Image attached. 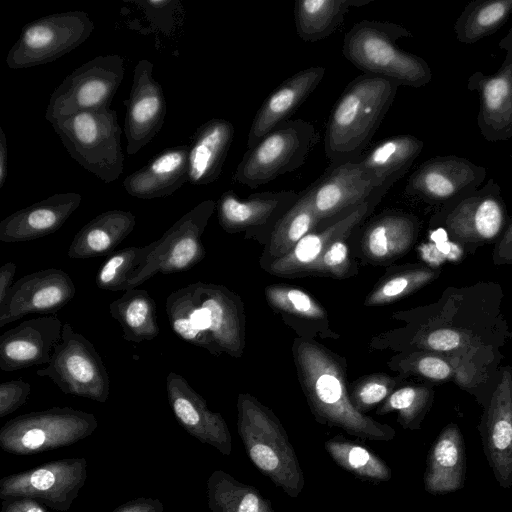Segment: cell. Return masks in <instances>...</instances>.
<instances>
[{
  "label": "cell",
  "instance_id": "cell-48",
  "mask_svg": "<svg viewBox=\"0 0 512 512\" xmlns=\"http://www.w3.org/2000/svg\"><path fill=\"white\" fill-rule=\"evenodd\" d=\"M415 344L419 348L445 352L462 347L466 341L460 332L450 328H440L421 335Z\"/></svg>",
  "mask_w": 512,
  "mask_h": 512
},
{
  "label": "cell",
  "instance_id": "cell-37",
  "mask_svg": "<svg viewBox=\"0 0 512 512\" xmlns=\"http://www.w3.org/2000/svg\"><path fill=\"white\" fill-rule=\"evenodd\" d=\"M512 14V0H474L469 2L454 24L457 41L473 44L495 33Z\"/></svg>",
  "mask_w": 512,
  "mask_h": 512
},
{
  "label": "cell",
  "instance_id": "cell-14",
  "mask_svg": "<svg viewBox=\"0 0 512 512\" xmlns=\"http://www.w3.org/2000/svg\"><path fill=\"white\" fill-rule=\"evenodd\" d=\"M499 47L505 56L498 71L492 75L476 71L467 81V88L479 96V131L490 142L512 138V28Z\"/></svg>",
  "mask_w": 512,
  "mask_h": 512
},
{
  "label": "cell",
  "instance_id": "cell-1",
  "mask_svg": "<svg viewBox=\"0 0 512 512\" xmlns=\"http://www.w3.org/2000/svg\"><path fill=\"white\" fill-rule=\"evenodd\" d=\"M293 357L299 381L317 422L338 427L364 440L391 441L394 428L359 412L351 402L345 363L340 356L312 340L297 338Z\"/></svg>",
  "mask_w": 512,
  "mask_h": 512
},
{
  "label": "cell",
  "instance_id": "cell-39",
  "mask_svg": "<svg viewBox=\"0 0 512 512\" xmlns=\"http://www.w3.org/2000/svg\"><path fill=\"white\" fill-rule=\"evenodd\" d=\"M332 460L359 479L385 482L392 477L387 463L368 447L337 435L324 443Z\"/></svg>",
  "mask_w": 512,
  "mask_h": 512
},
{
  "label": "cell",
  "instance_id": "cell-3",
  "mask_svg": "<svg viewBox=\"0 0 512 512\" xmlns=\"http://www.w3.org/2000/svg\"><path fill=\"white\" fill-rule=\"evenodd\" d=\"M237 429L256 468L288 496L298 497L304 474L286 430L275 413L253 395L237 398Z\"/></svg>",
  "mask_w": 512,
  "mask_h": 512
},
{
  "label": "cell",
  "instance_id": "cell-30",
  "mask_svg": "<svg viewBox=\"0 0 512 512\" xmlns=\"http://www.w3.org/2000/svg\"><path fill=\"white\" fill-rule=\"evenodd\" d=\"M424 143L413 135H396L382 140L357 161L375 188L391 187L410 169Z\"/></svg>",
  "mask_w": 512,
  "mask_h": 512
},
{
  "label": "cell",
  "instance_id": "cell-6",
  "mask_svg": "<svg viewBox=\"0 0 512 512\" xmlns=\"http://www.w3.org/2000/svg\"><path fill=\"white\" fill-rule=\"evenodd\" d=\"M318 141L311 122L289 119L244 153L232 179L249 188L267 184L300 168Z\"/></svg>",
  "mask_w": 512,
  "mask_h": 512
},
{
  "label": "cell",
  "instance_id": "cell-53",
  "mask_svg": "<svg viewBox=\"0 0 512 512\" xmlns=\"http://www.w3.org/2000/svg\"><path fill=\"white\" fill-rule=\"evenodd\" d=\"M8 176V144L6 135L0 127V188L6 182Z\"/></svg>",
  "mask_w": 512,
  "mask_h": 512
},
{
  "label": "cell",
  "instance_id": "cell-21",
  "mask_svg": "<svg viewBox=\"0 0 512 512\" xmlns=\"http://www.w3.org/2000/svg\"><path fill=\"white\" fill-rule=\"evenodd\" d=\"M63 324L55 314L21 322L0 336V369L13 372L48 364L62 337Z\"/></svg>",
  "mask_w": 512,
  "mask_h": 512
},
{
  "label": "cell",
  "instance_id": "cell-36",
  "mask_svg": "<svg viewBox=\"0 0 512 512\" xmlns=\"http://www.w3.org/2000/svg\"><path fill=\"white\" fill-rule=\"evenodd\" d=\"M207 500L211 512H275L272 503L260 491L222 470L207 480Z\"/></svg>",
  "mask_w": 512,
  "mask_h": 512
},
{
  "label": "cell",
  "instance_id": "cell-23",
  "mask_svg": "<svg viewBox=\"0 0 512 512\" xmlns=\"http://www.w3.org/2000/svg\"><path fill=\"white\" fill-rule=\"evenodd\" d=\"M193 296L205 311L208 332L221 352L239 358L245 347V319L240 298L220 284L192 283Z\"/></svg>",
  "mask_w": 512,
  "mask_h": 512
},
{
  "label": "cell",
  "instance_id": "cell-13",
  "mask_svg": "<svg viewBox=\"0 0 512 512\" xmlns=\"http://www.w3.org/2000/svg\"><path fill=\"white\" fill-rule=\"evenodd\" d=\"M485 167L467 158L448 155L422 163L409 177L406 192L433 204H449L480 188Z\"/></svg>",
  "mask_w": 512,
  "mask_h": 512
},
{
  "label": "cell",
  "instance_id": "cell-19",
  "mask_svg": "<svg viewBox=\"0 0 512 512\" xmlns=\"http://www.w3.org/2000/svg\"><path fill=\"white\" fill-rule=\"evenodd\" d=\"M484 454L501 488L512 486V369L506 367L479 425Z\"/></svg>",
  "mask_w": 512,
  "mask_h": 512
},
{
  "label": "cell",
  "instance_id": "cell-32",
  "mask_svg": "<svg viewBox=\"0 0 512 512\" xmlns=\"http://www.w3.org/2000/svg\"><path fill=\"white\" fill-rule=\"evenodd\" d=\"M416 232L417 222L412 216L387 211L367 226L361 242L363 252L375 262L391 261L408 251Z\"/></svg>",
  "mask_w": 512,
  "mask_h": 512
},
{
  "label": "cell",
  "instance_id": "cell-51",
  "mask_svg": "<svg viewBox=\"0 0 512 512\" xmlns=\"http://www.w3.org/2000/svg\"><path fill=\"white\" fill-rule=\"evenodd\" d=\"M493 258L497 264L512 263V222L499 240Z\"/></svg>",
  "mask_w": 512,
  "mask_h": 512
},
{
  "label": "cell",
  "instance_id": "cell-41",
  "mask_svg": "<svg viewBox=\"0 0 512 512\" xmlns=\"http://www.w3.org/2000/svg\"><path fill=\"white\" fill-rule=\"evenodd\" d=\"M147 255V245L130 246L112 252L97 272V287L112 292L126 291L127 284L139 273Z\"/></svg>",
  "mask_w": 512,
  "mask_h": 512
},
{
  "label": "cell",
  "instance_id": "cell-31",
  "mask_svg": "<svg viewBox=\"0 0 512 512\" xmlns=\"http://www.w3.org/2000/svg\"><path fill=\"white\" fill-rule=\"evenodd\" d=\"M136 225L130 211H105L86 223L74 236L69 249L70 259H88L110 255L128 237Z\"/></svg>",
  "mask_w": 512,
  "mask_h": 512
},
{
  "label": "cell",
  "instance_id": "cell-10",
  "mask_svg": "<svg viewBox=\"0 0 512 512\" xmlns=\"http://www.w3.org/2000/svg\"><path fill=\"white\" fill-rule=\"evenodd\" d=\"M94 27L89 15L79 10L40 17L22 27L6 64L23 69L53 62L85 42Z\"/></svg>",
  "mask_w": 512,
  "mask_h": 512
},
{
  "label": "cell",
  "instance_id": "cell-35",
  "mask_svg": "<svg viewBox=\"0 0 512 512\" xmlns=\"http://www.w3.org/2000/svg\"><path fill=\"white\" fill-rule=\"evenodd\" d=\"M109 312L120 324L126 341H150L160 333L156 304L146 290L134 288L125 291L109 304Z\"/></svg>",
  "mask_w": 512,
  "mask_h": 512
},
{
  "label": "cell",
  "instance_id": "cell-24",
  "mask_svg": "<svg viewBox=\"0 0 512 512\" xmlns=\"http://www.w3.org/2000/svg\"><path fill=\"white\" fill-rule=\"evenodd\" d=\"M308 188L313 209L321 221L363 204L377 190L358 161L331 165Z\"/></svg>",
  "mask_w": 512,
  "mask_h": 512
},
{
  "label": "cell",
  "instance_id": "cell-49",
  "mask_svg": "<svg viewBox=\"0 0 512 512\" xmlns=\"http://www.w3.org/2000/svg\"><path fill=\"white\" fill-rule=\"evenodd\" d=\"M163 503L156 498L139 497L118 506L112 512H163Z\"/></svg>",
  "mask_w": 512,
  "mask_h": 512
},
{
  "label": "cell",
  "instance_id": "cell-33",
  "mask_svg": "<svg viewBox=\"0 0 512 512\" xmlns=\"http://www.w3.org/2000/svg\"><path fill=\"white\" fill-rule=\"evenodd\" d=\"M165 309L173 332L182 340L215 356L222 353L208 332L206 314L194 299L192 284L170 293Z\"/></svg>",
  "mask_w": 512,
  "mask_h": 512
},
{
  "label": "cell",
  "instance_id": "cell-11",
  "mask_svg": "<svg viewBox=\"0 0 512 512\" xmlns=\"http://www.w3.org/2000/svg\"><path fill=\"white\" fill-rule=\"evenodd\" d=\"M216 202L204 200L179 218L159 239L148 244V255L139 273L129 281L134 289L157 273L173 274L193 268L205 256L201 236Z\"/></svg>",
  "mask_w": 512,
  "mask_h": 512
},
{
  "label": "cell",
  "instance_id": "cell-25",
  "mask_svg": "<svg viewBox=\"0 0 512 512\" xmlns=\"http://www.w3.org/2000/svg\"><path fill=\"white\" fill-rule=\"evenodd\" d=\"M81 201L77 192H62L17 210L0 222V241L18 243L50 235L63 226Z\"/></svg>",
  "mask_w": 512,
  "mask_h": 512
},
{
  "label": "cell",
  "instance_id": "cell-26",
  "mask_svg": "<svg viewBox=\"0 0 512 512\" xmlns=\"http://www.w3.org/2000/svg\"><path fill=\"white\" fill-rule=\"evenodd\" d=\"M325 68L312 66L284 80L258 109L247 139L248 149L260 142L289 117L316 90L325 75Z\"/></svg>",
  "mask_w": 512,
  "mask_h": 512
},
{
  "label": "cell",
  "instance_id": "cell-4",
  "mask_svg": "<svg viewBox=\"0 0 512 512\" xmlns=\"http://www.w3.org/2000/svg\"><path fill=\"white\" fill-rule=\"evenodd\" d=\"M403 37H412V33L399 24L362 20L345 34L342 53L365 74L421 88L431 81L432 71L423 58L396 45Z\"/></svg>",
  "mask_w": 512,
  "mask_h": 512
},
{
  "label": "cell",
  "instance_id": "cell-22",
  "mask_svg": "<svg viewBox=\"0 0 512 512\" xmlns=\"http://www.w3.org/2000/svg\"><path fill=\"white\" fill-rule=\"evenodd\" d=\"M300 194L292 190L264 191L240 198L234 191L222 193L216 202L220 226L228 233L273 228L296 203Z\"/></svg>",
  "mask_w": 512,
  "mask_h": 512
},
{
  "label": "cell",
  "instance_id": "cell-46",
  "mask_svg": "<svg viewBox=\"0 0 512 512\" xmlns=\"http://www.w3.org/2000/svg\"><path fill=\"white\" fill-rule=\"evenodd\" d=\"M339 239L333 242L305 271L306 273L323 274L336 278L348 277L352 269L350 250L345 242Z\"/></svg>",
  "mask_w": 512,
  "mask_h": 512
},
{
  "label": "cell",
  "instance_id": "cell-38",
  "mask_svg": "<svg viewBox=\"0 0 512 512\" xmlns=\"http://www.w3.org/2000/svg\"><path fill=\"white\" fill-rule=\"evenodd\" d=\"M309 188L300 193L296 203L284 214L273 228L268 252L273 260L287 255L297 243L319 225Z\"/></svg>",
  "mask_w": 512,
  "mask_h": 512
},
{
  "label": "cell",
  "instance_id": "cell-15",
  "mask_svg": "<svg viewBox=\"0 0 512 512\" xmlns=\"http://www.w3.org/2000/svg\"><path fill=\"white\" fill-rule=\"evenodd\" d=\"M76 293L68 273L48 268L19 278L0 304V327L29 314H55L66 306Z\"/></svg>",
  "mask_w": 512,
  "mask_h": 512
},
{
  "label": "cell",
  "instance_id": "cell-5",
  "mask_svg": "<svg viewBox=\"0 0 512 512\" xmlns=\"http://www.w3.org/2000/svg\"><path fill=\"white\" fill-rule=\"evenodd\" d=\"M51 125L68 154L82 168L104 183H111L122 174V130L115 110L80 112L58 119Z\"/></svg>",
  "mask_w": 512,
  "mask_h": 512
},
{
  "label": "cell",
  "instance_id": "cell-40",
  "mask_svg": "<svg viewBox=\"0 0 512 512\" xmlns=\"http://www.w3.org/2000/svg\"><path fill=\"white\" fill-rule=\"evenodd\" d=\"M433 391L426 386L408 385L394 390L386 400L378 406L377 415H385L396 411L397 422L410 430L420 429L421 423L430 409Z\"/></svg>",
  "mask_w": 512,
  "mask_h": 512
},
{
  "label": "cell",
  "instance_id": "cell-27",
  "mask_svg": "<svg viewBox=\"0 0 512 512\" xmlns=\"http://www.w3.org/2000/svg\"><path fill=\"white\" fill-rule=\"evenodd\" d=\"M189 145L166 148L123 180L126 192L150 200L173 194L188 182Z\"/></svg>",
  "mask_w": 512,
  "mask_h": 512
},
{
  "label": "cell",
  "instance_id": "cell-44",
  "mask_svg": "<svg viewBox=\"0 0 512 512\" xmlns=\"http://www.w3.org/2000/svg\"><path fill=\"white\" fill-rule=\"evenodd\" d=\"M388 365L401 373H410L434 381L449 380L455 370L444 357L426 352H413L393 357Z\"/></svg>",
  "mask_w": 512,
  "mask_h": 512
},
{
  "label": "cell",
  "instance_id": "cell-42",
  "mask_svg": "<svg viewBox=\"0 0 512 512\" xmlns=\"http://www.w3.org/2000/svg\"><path fill=\"white\" fill-rule=\"evenodd\" d=\"M267 302L275 310L304 322L328 324L325 309L310 294L291 286L270 285L265 288Z\"/></svg>",
  "mask_w": 512,
  "mask_h": 512
},
{
  "label": "cell",
  "instance_id": "cell-52",
  "mask_svg": "<svg viewBox=\"0 0 512 512\" xmlns=\"http://www.w3.org/2000/svg\"><path fill=\"white\" fill-rule=\"evenodd\" d=\"M16 270L17 267L14 262H7L0 268V304L5 300L10 288L14 284L13 279Z\"/></svg>",
  "mask_w": 512,
  "mask_h": 512
},
{
  "label": "cell",
  "instance_id": "cell-12",
  "mask_svg": "<svg viewBox=\"0 0 512 512\" xmlns=\"http://www.w3.org/2000/svg\"><path fill=\"white\" fill-rule=\"evenodd\" d=\"M87 465L83 457L66 458L4 476L0 479V499L29 498L67 512L86 482Z\"/></svg>",
  "mask_w": 512,
  "mask_h": 512
},
{
  "label": "cell",
  "instance_id": "cell-9",
  "mask_svg": "<svg viewBox=\"0 0 512 512\" xmlns=\"http://www.w3.org/2000/svg\"><path fill=\"white\" fill-rule=\"evenodd\" d=\"M124 77L120 55H99L85 62L52 92L45 111L51 124L61 118L85 111L109 108Z\"/></svg>",
  "mask_w": 512,
  "mask_h": 512
},
{
  "label": "cell",
  "instance_id": "cell-8",
  "mask_svg": "<svg viewBox=\"0 0 512 512\" xmlns=\"http://www.w3.org/2000/svg\"><path fill=\"white\" fill-rule=\"evenodd\" d=\"M48 377L65 394L105 403L110 394L106 366L95 346L64 323L62 337L48 365L36 371Z\"/></svg>",
  "mask_w": 512,
  "mask_h": 512
},
{
  "label": "cell",
  "instance_id": "cell-28",
  "mask_svg": "<svg viewBox=\"0 0 512 512\" xmlns=\"http://www.w3.org/2000/svg\"><path fill=\"white\" fill-rule=\"evenodd\" d=\"M466 449L459 427L446 425L430 447L423 476L424 489L432 495L463 488L466 476Z\"/></svg>",
  "mask_w": 512,
  "mask_h": 512
},
{
  "label": "cell",
  "instance_id": "cell-2",
  "mask_svg": "<svg viewBox=\"0 0 512 512\" xmlns=\"http://www.w3.org/2000/svg\"><path fill=\"white\" fill-rule=\"evenodd\" d=\"M400 84L362 74L344 89L333 107L324 136L331 165L357 161L391 107Z\"/></svg>",
  "mask_w": 512,
  "mask_h": 512
},
{
  "label": "cell",
  "instance_id": "cell-17",
  "mask_svg": "<svg viewBox=\"0 0 512 512\" xmlns=\"http://www.w3.org/2000/svg\"><path fill=\"white\" fill-rule=\"evenodd\" d=\"M125 105L127 153L134 155L161 130L167 113L162 86L153 78V64L149 60L142 59L136 64Z\"/></svg>",
  "mask_w": 512,
  "mask_h": 512
},
{
  "label": "cell",
  "instance_id": "cell-34",
  "mask_svg": "<svg viewBox=\"0 0 512 512\" xmlns=\"http://www.w3.org/2000/svg\"><path fill=\"white\" fill-rule=\"evenodd\" d=\"M371 0H297L294 3L296 32L305 42H316L334 33L351 8Z\"/></svg>",
  "mask_w": 512,
  "mask_h": 512
},
{
  "label": "cell",
  "instance_id": "cell-20",
  "mask_svg": "<svg viewBox=\"0 0 512 512\" xmlns=\"http://www.w3.org/2000/svg\"><path fill=\"white\" fill-rule=\"evenodd\" d=\"M167 398L179 424L199 442L230 456L232 437L223 416L208 408L205 399L188 381L172 371L166 378Z\"/></svg>",
  "mask_w": 512,
  "mask_h": 512
},
{
  "label": "cell",
  "instance_id": "cell-50",
  "mask_svg": "<svg viewBox=\"0 0 512 512\" xmlns=\"http://www.w3.org/2000/svg\"><path fill=\"white\" fill-rule=\"evenodd\" d=\"M1 512H46L40 502L29 499H10L3 500Z\"/></svg>",
  "mask_w": 512,
  "mask_h": 512
},
{
  "label": "cell",
  "instance_id": "cell-43",
  "mask_svg": "<svg viewBox=\"0 0 512 512\" xmlns=\"http://www.w3.org/2000/svg\"><path fill=\"white\" fill-rule=\"evenodd\" d=\"M436 275L435 271L418 266L385 276L365 298L364 305L374 307L398 301L428 284Z\"/></svg>",
  "mask_w": 512,
  "mask_h": 512
},
{
  "label": "cell",
  "instance_id": "cell-29",
  "mask_svg": "<svg viewBox=\"0 0 512 512\" xmlns=\"http://www.w3.org/2000/svg\"><path fill=\"white\" fill-rule=\"evenodd\" d=\"M233 124L213 118L200 125L189 144L188 182L205 186L216 181L234 138Z\"/></svg>",
  "mask_w": 512,
  "mask_h": 512
},
{
  "label": "cell",
  "instance_id": "cell-16",
  "mask_svg": "<svg viewBox=\"0 0 512 512\" xmlns=\"http://www.w3.org/2000/svg\"><path fill=\"white\" fill-rule=\"evenodd\" d=\"M444 223L448 232L465 242H484L497 237L506 222L505 203L493 179L477 190L447 204Z\"/></svg>",
  "mask_w": 512,
  "mask_h": 512
},
{
  "label": "cell",
  "instance_id": "cell-18",
  "mask_svg": "<svg viewBox=\"0 0 512 512\" xmlns=\"http://www.w3.org/2000/svg\"><path fill=\"white\" fill-rule=\"evenodd\" d=\"M390 187L377 188L363 204L344 210L334 216L324 229H315L304 236L285 256L273 260L267 271L273 275L289 277L304 274L306 269L335 241L347 239L353 230L371 213ZM317 228V227H316Z\"/></svg>",
  "mask_w": 512,
  "mask_h": 512
},
{
  "label": "cell",
  "instance_id": "cell-7",
  "mask_svg": "<svg viewBox=\"0 0 512 512\" xmlns=\"http://www.w3.org/2000/svg\"><path fill=\"white\" fill-rule=\"evenodd\" d=\"M98 427L94 414L71 407H52L19 415L0 429V447L15 455H33L70 446Z\"/></svg>",
  "mask_w": 512,
  "mask_h": 512
},
{
  "label": "cell",
  "instance_id": "cell-45",
  "mask_svg": "<svg viewBox=\"0 0 512 512\" xmlns=\"http://www.w3.org/2000/svg\"><path fill=\"white\" fill-rule=\"evenodd\" d=\"M396 379L384 374L374 373L359 378L350 390V399L354 407L365 413L382 404L394 391Z\"/></svg>",
  "mask_w": 512,
  "mask_h": 512
},
{
  "label": "cell",
  "instance_id": "cell-47",
  "mask_svg": "<svg viewBox=\"0 0 512 512\" xmlns=\"http://www.w3.org/2000/svg\"><path fill=\"white\" fill-rule=\"evenodd\" d=\"M31 384L14 379L0 384V417L3 418L23 406L31 393Z\"/></svg>",
  "mask_w": 512,
  "mask_h": 512
}]
</instances>
